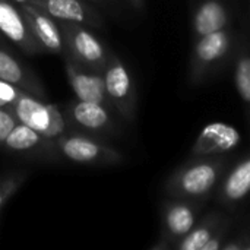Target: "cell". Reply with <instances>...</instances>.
Listing matches in <instances>:
<instances>
[{
	"mask_svg": "<svg viewBox=\"0 0 250 250\" xmlns=\"http://www.w3.org/2000/svg\"><path fill=\"white\" fill-rule=\"evenodd\" d=\"M234 59V85L239 97L250 111V48L245 44L236 50Z\"/></svg>",
	"mask_w": 250,
	"mask_h": 250,
	"instance_id": "ac0fdd59",
	"label": "cell"
},
{
	"mask_svg": "<svg viewBox=\"0 0 250 250\" xmlns=\"http://www.w3.org/2000/svg\"><path fill=\"white\" fill-rule=\"evenodd\" d=\"M0 79L40 100L45 98V91L40 83V81L31 72L22 67L16 59H13L7 51L1 48H0Z\"/></svg>",
	"mask_w": 250,
	"mask_h": 250,
	"instance_id": "2e32d148",
	"label": "cell"
},
{
	"mask_svg": "<svg viewBox=\"0 0 250 250\" xmlns=\"http://www.w3.org/2000/svg\"><path fill=\"white\" fill-rule=\"evenodd\" d=\"M66 75L69 83L79 101H89L98 104H108V97L105 92V82L103 73H88L85 69L67 62Z\"/></svg>",
	"mask_w": 250,
	"mask_h": 250,
	"instance_id": "5bb4252c",
	"label": "cell"
},
{
	"mask_svg": "<svg viewBox=\"0 0 250 250\" xmlns=\"http://www.w3.org/2000/svg\"><path fill=\"white\" fill-rule=\"evenodd\" d=\"M132 1H133V3H136V4H138V6H139V4H142V3H144V0H132Z\"/></svg>",
	"mask_w": 250,
	"mask_h": 250,
	"instance_id": "cb8c5ba5",
	"label": "cell"
},
{
	"mask_svg": "<svg viewBox=\"0 0 250 250\" xmlns=\"http://www.w3.org/2000/svg\"><path fill=\"white\" fill-rule=\"evenodd\" d=\"M233 50L234 37L229 28L193 40L189 63L190 85L198 86L208 78L214 76L221 69V66H224Z\"/></svg>",
	"mask_w": 250,
	"mask_h": 250,
	"instance_id": "7a4b0ae2",
	"label": "cell"
},
{
	"mask_svg": "<svg viewBox=\"0 0 250 250\" xmlns=\"http://www.w3.org/2000/svg\"><path fill=\"white\" fill-rule=\"evenodd\" d=\"M59 26L63 35L64 51L69 56L67 62L85 70L103 73L111 53L105 50L101 41L81 23L59 22Z\"/></svg>",
	"mask_w": 250,
	"mask_h": 250,
	"instance_id": "3957f363",
	"label": "cell"
},
{
	"mask_svg": "<svg viewBox=\"0 0 250 250\" xmlns=\"http://www.w3.org/2000/svg\"><path fill=\"white\" fill-rule=\"evenodd\" d=\"M231 158L229 155L190 158L180 166L167 180L166 192L171 198L205 201L217 190L229 171Z\"/></svg>",
	"mask_w": 250,
	"mask_h": 250,
	"instance_id": "6da1fadb",
	"label": "cell"
},
{
	"mask_svg": "<svg viewBox=\"0 0 250 250\" xmlns=\"http://www.w3.org/2000/svg\"><path fill=\"white\" fill-rule=\"evenodd\" d=\"M231 220L227 214L212 211L198 220L195 227L182 237L173 249L177 250H221L230 230Z\"/></svg>",
	"mask_w": 250,
	"mask_h": 250,
	"instance_id": "52a82bcc",
	"label": "cell"
},
{
	"mask_svg": "<svg viewBox=\"0 0 250 250\" xmlns=\"http://www.w3.org/2000/svg\"><path fill=\"white\" fill-rule=\"evenodd\" d=\"M250 193V154L242 158L236 166L229 168L223 177L217 199L224 207H236Z\"/></svg>",
	"mask_w": 250,
	"mask_h": 250,
	"instance_id": "4fadbf2b",
	"label": "cell"
},
{
	"mask_svg": "<svg viewBox=\"0 0 250 250\" xmlns=\"http://www.w3.org/2000/svg\"><path fill=\"white\" fill-rule=\"evenodd\" d=\"M23 177L25 176L22 173H15V174H10L0 180V208L19 189V186L23 182Z\"/></svg>",
	"mask_w": 250,
	"mask_h": 250,
	"instance_id": "ffe728a7",
	"label": "cell"
},
{
	"mask_svg": "<svg viewBox=\"0 0 250 250\" xmlns=\"http://www.w3.org/2000/svg\"><path fill=\"white\" fill-rule=\"evenodd\" d=\"M19 10L23 15L31 32L42 44V47L56 54L64 53L63 35L56 19L35 7L34 4H19Z\"/></svg>",
	"mask_w": 250,
	"mask_h": 250,
	"instance_id": "7c38bea8",
	"label": "cell"
},
{
	"mask_svg": "<svg viewBox=\"0 0 250 250\" xmlns=\"http://www.w3.org/2000/svg\"><path fill=\"white\" fill-rule=\"evenodd\" d=\"M205 201L174 198L163 208V233L161 243L155 248H173L185 237L198 223Z\"/></svg>",
	"mask_w": 250,
	"mask_h": 250,
	"instance_id": "5b68a950",
	"label": "cell"
},
{
	"mask_svg": "<svg viewBox=\"0 0 250 250\" xmlns=\"http://www.w3.org/2000/svg\"><path fill=\"white\" fill-rule=\"evenodd\" d=\"M19 123L16 114L13 113V110H7V108H0V144L4 142V139L7 138V135L12 132V129Z\"/></svg>",
	"mask_w": 250,
	"mask_h": 250,
	"instance_id": "44dd1931",
	"label": "cell"
},
{
	"mask_svg": "<svg viewBox=\"0 0 250 250\" xmlns=\"http://www.w3.org/2000/svg\"><path fill=\"white\" fill-rule=\"evenodd\" d=\"M242 142L240 132L224 122L208 123L198 135L190 149V158L227 155Z\"/></svg>",
	"mask_w": 250,
	"mask_h": 250,
	"instance_id": "ba28073f",
	"label": "cell"
},
{
	"mask_svg": "<svg viewBox=\"0 0 250 250\" xmlns=\"http://www.w3.org/2000/svg\"><path fill=\"white\" fill-rule=\"evenodd\" d=\"M18 6L19 4H32L34 3V0H13Z\"/></svg>",
	"mask_w": 250,
	"mask_h": 250,
	"instance_id": "603a6c76",
	"label": "cell"
},
{
	"mask_svg": "<svg viewBox=\"0 0 250 250\" xmlns=\"http://www.w3.org/2000/svg\"><path fill=\"white\" fill-rule=\"evenodd\" d=\"M103 76L108 101L125 119L133 120L136 113V89L129 70L117 56H110Z\"/></svg>",
	"mask_w": 250,
	"mask_h": 250,
	"instance_id": "8992f818",
	"label": "cell"
},
{
	"mask_svg": "<svg viewBox=\"0 0 250 250\" xmlns=\"http://www.w3.org/2000/svg\"><path fill=\"white\" fill-rule=\"evenodd\" d=\"M72 117L79 126L91 130L105 129L111 125V119L107 107L98 103L78 100V103L72 105Z\"/></svg>",
	"mask_w": 250,
	"mask_h": 250,
	"instance_id": "e0dca14e",
	"label": "cell"
},
{
	"mask_svg": "<svg viewBox=\"0 0 250 250\" xmlns=\"http://www.w3.org/2000/svg\"><path fill=\"white\" fill-rule=\"evenodd\" d=\"M0 32L26 53H42L45 48L31 32L23 15L7 0H0Z\"/></svg>",
	"mask_w": 250,
	"mask_h": 250,
	"instance_id": "8fae6325",
	"label": "cell"
},
{
	"mask_svg": "<svg viewBox=\"0 0 250 250\" xmlns=\"http://www.w3.org/2000/svg\"><path fill=\"white\" fill-rule=\"evenodd\" d=\"M19 94L21 89L0 79V108H12Z\"/></svg>",
	"mask_w": 250,
	"mask_h": 250,
	"instance_id": "7402d4cb",
	"label": "cell"
},
{
	"mask_svg": "<svg viewBox=\"0 0 250 250\" xmlns=\"http://www.w3.org/2000/svg\"><path fill=\"white\" fill-rule=\"evenodd\" d=\"M12 110L21 123L29 126L47 139L64 132V120L59 108L53 104L42 103L31 94L21 91Z\"/></svg>",
	"mask_w": 250,
	"mask_h": 250,
	"instance_id": "277c9868",
	"label": "cell"
},
{
	"mask_svg": "<svg viewBox=\"0 0 250 250\" xmlns=\"http://www.w3.org/2000/svg\"><path fill=\"white\" fill-rule=\"evenodd\" d=\"M32 4L59 22L100 25L98 18L81 0H34Z\"/></svg>",
	"mask_w": 250,
	"mask_h": 250,
	"instance_id": "9a60e30c",
	"label": "cell"
},
{
	"mask_svg": "<svg viewBox=\"0 0 250 250\" xmlns=\"http://www.w3.org/2000/svg\"><path fill=\"white\" fill-rule=\"evenodd\" d=\"M231 12L226 0H198L192 9L190 28L193 40L226 29L230 25Z\"/></svg>",
	"mask_w": 250,
	"mask_h": 250,
	"instance_id": "30bf717a",
	"label": "cell"
},
{
	"mask_svg": "<svg viewBox=\"0 0 250 250\" xmlns=\"http://www.w3.org/2000/svg\"><path fill=\"white\" fill-rule=\"evenodd\" d=\"M44 136H41L40 133H37L34 129H31L29 126L23 125V123H18L12 132L7 135V138L4 139V145L6 148L12 149V151H31L38 148L42 142H44Z\"/></svg>",
	"mask_w": 250,
	"mask_h": 250,
	"instance_id": "d6986e66",
	"label": "cell"
},
{
	"mask_svg": "<svg viewBox=\"0 0 250 250\" xmlns=\"http://www.w3.org/2000/svg\"><path fill=\"white\" fill-rule=\"evenodd\" d=\"M57 146L66 158L75 163H117L122 160L119 151L81 135L63 136L59 139Z\"/></svg>",
	"mask_w": 250,
	"mask_h": 250,
	"instance_id": "9c48e42d",
	"label": "cell"
}]
</instances>
